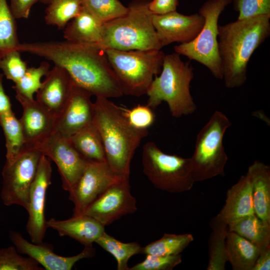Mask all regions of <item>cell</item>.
Listing matches in <instances>:
<instances>
[{"label": "cell", "instance_id": "cell-1", "mask_svg": "<svg viewBox=\"0 0 270 270\" xmlns=\"http://www.w3.org/2000/svg\"><path fill=\"white\" fill-rule=\"evenodd\" d=\"M16 50L52 62L64 68L74 82L92 96L106 98L123 96L106 50L98 44L65 41L20 44Z\"/></svg>", "mask_w": 270, "mask_h": 270}, {"label": "cell", "instance_id": "cell-2", "mask_svg": "<svg viewBox=\"0 0 270 270\" xmlns=\"http://www.w3.org/2000/svg\"><path fill=\"white\" fill-rule=\"evenodd\" d=\"M270 15L237 20L218 26V52L225 86H242L254 50L270 36Z\"/></svg>", "mask_w": 270, "mask_h": 270}, {"label": "cell", "instance_id": "cell-3", "mask_svg": "<svg viewBox=\"0 0 270 270\" xmlns=\"http://www.w3.org/2000/svg\"><path fill=\"white\" fill-rule=\"evenodd\" d=\"M96 98L93 124L100 134L106 162L118 175L130 176L134 155L142 139L148 136V130L132 125L125 108L108 98Z\"/></svg>", "mask_w": 270, "mask_h": 270}, {"label": "cell", "instance_id": "cell-4", "mask_svg": "<svg viewBox=\"0 0 270 270\" xmlns=\"http://www.w3.org/2000/svg\"><path fill=\"white\" fill-rule=\"evenodd\" d=\"M150 0H134L126 14L102 24L98 44L105 50H160L148 8Z\"/></svg>", "mask_w": 270, "mask_h": 270}, {"label": "cell", "instance_id": "cell-5", "mask_svg": "<svg viewBox=\"0 0 270 270\" xmlns=\"http://www.w3.org/2000/svg\"><path fill=\"white\" fill-rule=\"evenodd\" d=\"M194 76L192 66L182 61L180 54H165L160 74L154 76L146 94V105L155 109L164 102L174 118L194 113L196 106L190 90Z\"/></svg>", "mask_w": 270, "mask_h": 270}, {"label": "cell", "instance_id": "cell-6", "mask_svg": "<svg viewBox=\"0 0 270 270\" xmlns=\"http://www.w3.org/2000/svg\"><path fill=\"white\" fill-rule=\"evenodd\" d=\"M110 64L123 95L146 94L154 76L160 74L165 56L160 50H120L106 49Z\"/></svg>", "mask_w": 270, "mask_h": 270}, {"label": "cell", "instance_id": "cell-7", "mask_svg": "<svg viewBox=\"0 0 270 270\" xmlns=\"http://www.w3.org/2000/svg\"><path fill=\"white\" fill-rule=\"evenodd\" d=\"M231 125L228 118L217 110L198 133L194 152L190 158L195 182L225 176L228 158L223 140Z\"/></svg>", "mask_w": 270, "mask_h": 270}, {"label": "cell", "instance_id": "cell-8", "mask_svg": "<svg viewBox=\"0 0 270 270\" xmlns=\"http://www.w3.org/2000/svg\"><path fill=\"white\" fill-rule=\"evenodd\" d=\"M142 164L144 174L162 190L181 193L192 190L195 182L190 158L166 154L152 142L143 146Z\"/></svg>", "mask_w": 270, "mask_h": 270}, {"label": "cell", "instance_id": "cell-9", "mask_svg": "<svg viewBox=\"0 0 270 270\" xmlns=\"http://www.w3.org/2000/svg\"><path fill=\"white\" fill-rule=\"evenodd\" d=\"M232 0H208L202 6L199 14L204 19L202 29L191 42L174 47L175 52L194 60L206 67L218 79L223 77L218 52V20Z\"/></svg>", "mask_w": 270, "mask_h": 270}, {"label": "cell", "instance_id": "cell-10", "mask_svg": "<svg viewBox=\"0 0 270 270\" xmlns=\"http://www.w3.org/2000/svg\"><path fill=\"white\" fill-rule=\"evenodd\" d=\"M42 155L36 149L26 148L14 161L5 162L0 192L4 204L18 205L27 209L30 190Z\"/></svg>", "mask_w": 270, "mask_h": 270}, {"label": "cell", "instance_id": "cell-11", "mask_svg": "<svg viewBox=\"0 0 270 270\" xmlns=\"http://www.w3.org/2000/svg\"><path fill=\"white\" fill-rule=\"evenodd\" d=\"M31 148L55 162L62 188L68 192L81 176L88 162L74 148L69 138L55 131Z\"/></svg>", "mask_w": 270, "mask_h": 270}, {"label": "cell", "instance_id": "cell-12", "mask_svg": "<svg viewBox=\"0 0 270 270\" xmlns=\"http://www.w3.org/2000/svg\"><path fill=\"white\" fill-rule=\"evenodd\" d=\"M121 176L106 161H88L81 176L68 192V198L74 204L72 216L83 214L87 208Z\"/></svg>", "mask_w": 270, "mask_h": 270}, {"label": "cell", "instance_id": "cell-13", "mask_svg": "<svg viewBox=\"0 0 270 270\" xmlns=\"http://www.w3.org/2000/svg\"><path fill=\"white\" fill-rule=\"evenodd\" d=\"M136 210V201L130 192L129 176L124 175L92 202L84 214L106 226Z\"/></svg>", "mask_w": 270, "mask_h": 270}, {"label": "cell", "instance_id": "cell-14", "mask_svg": "<svg viewBox=\"0 0 270 270\" xmlns=\"http://www.w3.org/2000/svg\"><path fill=\"white\" fill-rule=\"evenodd\" d=\"M52 174L51 160L42 154L30 186L26 210L28 215L26 230L33 243L42 242L47 229L44 208L47 190L51 184Z\"/></svg>", "mask_w": 270, "mask_h": 270}, {"label": "cell", "instance_id": "cell-15", "mask_svg": "<svg viewBox=\"0 0 270 270\" xmlns=\"http://www.w3.org/2000/svg\"><path fill=\"white\" fill-rule=\"evenodd\" d=\"M10 238L19 254L32 258L46 270H70L78 261L93 257L95 249L92 244L85 246L78 254L64 256L54 252V246L50 244H36L29 242L18 232L11 230Z\"/></svg>", "mask_w": 270, "mask_h": 270}, {"label": "cell", "instance_id": "cell-16", "mask_svg": "<svg viewBox=\"0 0 270 270\" xmlns=\"http://www.w3.org/2000/svg\"><path fill=\"white\" fill-rule=\"evenodd\" d=\"M152 22L162 47L174 42L184 44L192 40L204 22L199 13L186 16L176 10L162 14H152Z\"/></svg>", "mask_w": 270, "mask_h": 270}, {"label": "cell", "instance_id": "cell-17", "mask_svg": "<svg viewBox=\"0 0 270 270\" xmlns=\"http://www.w3.org/2000/svg\"><path fill=\"white\" fill-rule=\"evenodd\" d=\"M92 94L75 82L68 100L56 118L54 131L70 138L93 122Z\"/></svg>", "mask_w": 270, "mask_h": 270}, {"label": "cell", "instance_id": "cell-18", "mask_svg": "<svg viewBox=\"0 0 270 270\" xmlns=\"http://www.w3.org/2000/svg\"><path fill=\"white\" fill-rule=\"evenodd\" d=\"M22 108L19 119L26 148H31L54 131L56 117L36 100L16 94Z\"/></svg>", "mask_w": 270, "mask_h": 270}, {"label": "cell", "instance_id": "cell-19", "mask_svg": "<svg viewBox=\"0 0 270 270\" xmlns=\"http://www.w3.org/2000/svg\"><path fill=\"white\" fill-rule=\"evenodd\" d=\"M46 76L36 100L56 118L64 108L74 82L64 68L56 65Z\"/></svg>", "mask_w": 270, "mask_h": 270}, {"label": "cell", "instance_id": "cell-20", "mask_svg": "<svg viewBox=\"0 0 270 270\" xmlns=\"http://www.w3.org/2000/svg\"><path fill=\"white\" fill-rule=\"evenodd\" d=\"M46 224L47 228L56 230L60 236H69L84 246L92 245L105 232L104 226L84 214L64 220L52 218Z\"/></svg>", "mask_w": 270, "mask_h": 270}, {"label": "cell", "instance_id": "cell-21", "mask_svg": "<svg viewBox=\"0 0 270 270\" xmlns=\"http://www.w3.org/2000/svg\"><path fill=\"white\" fill-rule=\"evenodd\" d=\"M255 214L252 186L248 176H242L226 192L225 204L216 216L228 225L244 216Z\"/></svg>", "mask_w": 270, "mask_h": 270}, {"label": "cell", "instance_id": "cell-22", "mask_svg": "<svg viewBox=\"0 0 270 270\" xmlns=\"http://www.w3.org/2000/svg\"><path fill=\"white\" fill-rule=\"evenodd\" d=\"M246 174L251 184L254 213L270 223V167L256 160L248 167Z\"/></svg>", "mask_w": 270, "mask_h": 270}, {"label": "cell", "instance_id": "cell-23", "mask_svg": "<svg viewBox=\"0 0 270 270\" xmlns=\"http://www.w3.org/2000/svg\"><path fill=\"white\" fill-rule=\"evenodd\" d=\"M102 24L82 6L80 13L66 26L64 36L72 42L98 44Z\"/></svg>", "mask_w": 270, "mask_h": 270}, {"label": "cell", "instance_id": "cell-24", "mask_svg": "<svg viewBox=\"0 0 270 270\" xmlns=\"http://www.w3.org/2000/svg\"><path fill=\"white\" fill-rule=\"evenodd\" d=\"M226 246L228 262L233 270H252L260 254L257 246L230 231L226 236Z\"/></svg>", "mask_w": 270, "mask_h": 270}, {"label": "cell", "instance_id": "cell-25", "mask_svg": "<svg viewBox=\"0 0 270 270\" xmlns=\"http://www.w3.org/2000/svg\"><path fill=\"white\" fill-rule=\"evenodd\" d=\"M228 226V231L248 240L260 252L270 247V223L260 219L256 214L244 216Z\"/></svg>", "mask_w": 270, "mask_h": 270}, {"label": "cell", "instance_id": "cell-26", "mask_svg": "<svg viewBox=\"0 0 270 270\" xmlns=\"http://www.w3.org/2000/svg\"><path fill=\"white\" fill-rule=\"evenodd\" d=\"M69 138L76 150L86 160L106 161L100 134L93 122Z\"/></svg>", "mask_w": 270, "mask_h": 270}, {"label": "cell", "instance_id": "cell-27", "mask_svg": "<svg viewBox=\"0 0 270 270\" xmlns=\"http://www.w3.org/2000/svg\"><path fill=\"white\" fill-rule=\"evenodd\" d=\"M212 232L208 239V262L207 270H224L228 262L226 241L228 224L213 218L210 222Z\"/></svg>", "mask_w": 270, "mask_h": 270}, {"label": "cell", "instance_id": "cell-28", "mask_svg": "<svg viewBox=\"0 0 270 270\" xmlns=\"http://www.w3.org/2000/svg\"><path fill=\"white\" fill-rule=\"evenodd\" d=\"M0 125L6 140V161H14L26 148L20 123L12 110L0 113Z\"/></svg>", "mask_w": 270, "mask_h": 270}, {"label": "cell", "instance_id": "cell-29", "mask_svg": "<svg viewBox=\"0 0 270 270\" xmlns=\"http://www.w3.org/2000/svg\"><path fill=\"white\" fill-rule=\"evenodd\" d=\"M95 243L114 258L118 270H129L128 263L130 258L135 254L142 253V248L138 242H122L106 232Z\"/></svg>", "mask_w": 270, "mask_h": 270}, {"label": "cell", "instance_id": "cell-30", "mask_svg": "<svg viewBox=\"0 0 270 270\" xmlns=\"http://www.w3.org/2000/svg\"><path fill=\"white\" fill-rule=\"evenodd\" d=\"M194 240L190 234H164L160 239L142 248V253L163 256L179 254Z\"/></svg>", "mask_w": 270, "mask_h": 270}, {"label": "cell", "instance_id": "cell-31", "mask_svg": "<svg viewBox=\"0 0 270 270\" xmlns=\"http://www.w3.org/2000/svg\"><path fill=\"white\" fill-rule=\"evenodd\" d=\"M46 10L44 20L48 24L64 28L82 8L81 0H51Z\"/></svg>", "mask_w": 270, "mask_h": 270}, {"label": "cell", "instance_id": "cell-32", "mask_svg": "<svg viewBox=\"0 0 270 270\" xmlns=\"http://www.w3.org/2000/svg\"><path fill=\"white\" fill-rule=\"evenodd\" d=\"M15 20L7 0H0V56L16 50L20 44Z\"/></svg>", "mask_w": 270, "mask_h": 270}, {"label": "cell", "instance_id": "cell-33", "mask_svg": "<svg viewBox=\"0 0 270 270\" xmlns=\"http://www.w3.org/2000/svg\"><path fill=\"white\" fill-rule=\"evenodd\" d=\"M82 6L102 23L126 14L128 8L118 0H81Z\"/></svg>", "mask_w": 270, "mask_h": 270}, {"label": "cell", "instance_id": "cell-34", "mask_svg": "<svg viewBox=\"0 0 270 270\" xmlns=\"http://www.w3.org/2000/svg\"><path fill=\"white\" fill-rule=\"evenodd\" d=\"M50 64L43 62L37 67L28 68L20 80L12 86L16 94L30 99H34L33 95L40 88L41 78L49 71Z\"/></svg>", "mask_w": 270, "mask_h": 270}, {"label": "cell", "instance_id": "cell-35", "mask_svg": "<svg viewBox=\"0 0 270 270\" xmlns=\"http://www.w3.org/2000/svg\"><path fill=\"white\" fill-rule=\"evenodd\" d=\"M37 262L20 256L14 246L0 249V270H43Z\"/></svg>", "mask_w": 270, "mask_h": 270}, {"label": "cell", "instance_id": "cell-36", "mask_svg": "<svg viewBox=\"0 0 270 270\" xmlns=\"http://www.w3.org/2000/svg\"><path fill=\"white\" fill-rule=\"evenodd\" d=\"M20 52L14 50L0 58V69L6 78L14 83L20 80L28 68L26 63L21 58Z\"/></svg>", "mask_w": 270, "mask_h": 270}, {"label": "cell", "instance_id": "cell-37", "mask_svg": "<svg viewBox=\"0 0 270 270\" xmlns=\"http://www.w3.org/2000/svg\"><path fill=\"white\" fill-rule=\"evenodd\" d=\"M182 262L181 254L156 256L146 254L145 259L129 270H172Z\"/></svg>", "mask_w": 270, "mask_h": 270}, {"label": "cell", "instance_id": "cell-38", "mask_svg": "<svg viewBox=\"0 0 270 270\" xmlns=\"http://www.w3.org/2000/svg\"><path fill=\"white\" fill-rule=\"evenodd\" d=\"M234 6L238 20L270 15V0H234Z\"/></svg>", "mask_w": 270, "mask_h": 270}, {"label": "cell", "instance_id": "cell-39", "mask_svg": "<svg viewBox=\"0 0 270 270\" xmlns=\"http://www.w3.org/2000/svg\"><path fill=\"white\" fill-rule=\"evenodd\" d=\"M125 111L129 122L138 128L148 130L155 120L152 109L147 105L138 104L130 110L125 108Z\"/></svg>", "mask_w": 270, "mask_h": 270}, {"label": "cell", "instance_id": "cell-40", "mask_svg": "<svg viewBox=\"0 0 270 270\" xmlns=\"http://www.w3.org/2000/svg\"><path fill=\"white\" fill-rule=\"evenodd\" d=\"M10 6L15 18H27L32 6L39 0H10Z\"/></svg>", "mask_w": 270, "mask_h": 270}, {"label": "cell", "instance_id": "cell-41", "mask_svg": "<svg viewBox=\"0 0 270 270\" xmlns=\"http://www.w3.org/2000/svg\"><path fill=\"white\" fill-rule=\"evenodd\" d=\"M178 0H150L148 8L154 14H162L176 11Z\"/></svg>", "mask_w": 270, "mask_h": 270}, {"label": "cell", "instance_id": "cell-42", "mask_svg": "<svg viewBox=\"0 0 270 270\" xmlns=\"http://www.w3.org/2000/svg\"><path fill=\"white\" fill-rule=\"evenodd\" d=\"M270 270V247L260 252L252 270Z\"/></svg>", "mask_w": 270, "mask_h": 270}, {"label": "cell", "instance_id": "cell-43", "mask_svg": "<svg viewBox=\"0 0 270 270\" xmlns=\"http://www.w3.org/2000/svg\"><path fill=\"white\" fill-rule=\"evenodd\" d=\"M3 76L4 74L0 73V113L12 110L10 100L5 93L4 88Z\"/></svg>", "mask_w": 270, "mask_h": 270}, {"label": "cell", "instance_id": "cell-44", "mask_svg": "<svg viewBox=\"0 0 270 270\" xmlns=\"http://www.w3.org/2000/svg\"><path fill=\"white\" fill-rule=\"evenodd\" d=\"M51 0H39L40 2L44 4H48Z\"/></svg>", "mask_w": 270, "mask_h": 270}, {"label": "cell", "instance_id": "cell-45", "mask_svg": "<svg viewBox=\"0 0 270 270\" xmlns=\"http://www.w3.org/2000/svg\"><path fill=\"white\" fill-rule=\"evenodd\" d=\"M2 56H0V58H1Z\"/></svg>", "mask_w": 270, "mask_h": 270}]
</instances>
